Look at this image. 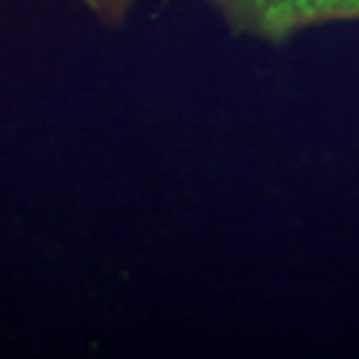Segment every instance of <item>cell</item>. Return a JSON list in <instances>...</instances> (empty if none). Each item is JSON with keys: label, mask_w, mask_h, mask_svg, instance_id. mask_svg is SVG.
Returning <instances> with one entry per match:
<instances>
[{"label": "cell", "mask_w": 359, "mask_h": 359, "mask_svg": "<svg viewBox=\"0 0 359 359\" xmlns=\"http://www.w3.org/2000/svg\"><path fill=\"white\" fill-rule=\"evenodd\" d=\"M231 36L280 46L309 26L359 18V0H205Z\"/></svg>", "instance_id": "1"}, {"label": "cell", "mask_w": 359, "mask_h": 359, "mask_svg": "<svg viewBox=\"0 0 359 359\" xmlns=\"http://www.w3.org/2000/svg\"><path fill=\"white\" fill-rule=\"evenodd\" d=\"M134 0H96L94 16H98L106 26H122L128 18Z\"/></svg>", "instance_id": "2"}, {"label": "cell", "mask_w": 359, "mask_h": 359, "mask_svg": "<svg viewBox=\"0 0 359 359\" xmlns=\"http://www.w3.org/2000/svg\"><path fill=\"white\" fill-rule=\"evenodd\" d=\"M82 2H84V4L88 6L90 13H92V11H94V6H96V0H82Z\"/></svg>", "instance_id": "3"}]
</instances>
